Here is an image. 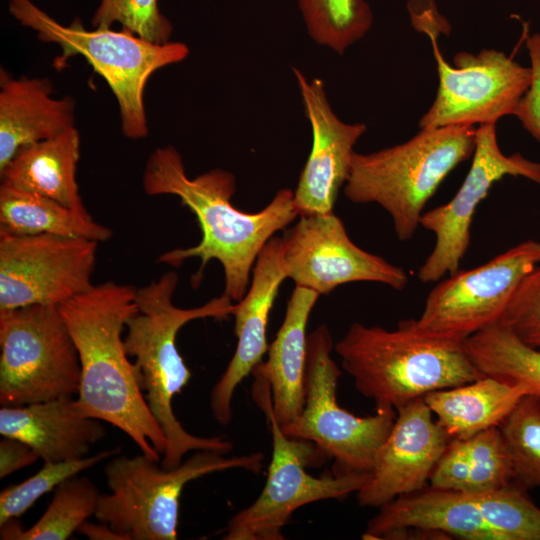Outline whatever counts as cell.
<instances>
[{"instance_id": "obj_26", "label": "cell", "mask_w": 540, "mask_h": 540, "mask_svg": "<svg viewBox=\"0 0 540 540\" xmlns=\"http://www.w3.org/2000/svg\"><path fill=\"white\" fill-rule=\"evenodd\" d=\"M464 347L484 376L522 385L540 397V348L525 344L499 322L469 336Z\"/></svg>"}, {"instance_id": "obj_7", "label": "cell", "mask_w": 540, "mask_h": 540, "mask_svg": "<svg viewBox=\"0 0 540 540\" xmlns=\"http://www.w3.org/2000/svg\"><path fill=\"white\" fill-rule=\"evenodd\" d=\"M261 452L226 457L211 450L196 451L172 469L140 454L115 455L105 466L109 494H100L95 518L126 540H175L181 493L187 483L230 469L261 471Z\"/></svg>"}, {"instance_id": "obj_4", "label": "cell", "mask_w": 540, "mask_h": 540, "mask_svg": "<svg viewBox=\"0 0 540 540\" xmlns=\"http://www.w3.org/2000/svg\"><path fill=\"white\" fill-rule=\"evenodd\" d=\"M342 368L376 409H398L430 392L484 376L470 361L464 341L430 336L415 319L393 330L353 323L334 346Z\"/></svg>"}, {"instance_id": "obj_19", "label": "cell", "mask_w": 540, "mask_h": 540, "mask_svg": "<svg viewBox=\"0 0 540 540\" xmlns=\"http://www.w3.org/2000/svg\"><path fill=\"white\" fill-rule=\"evenodd\" d=\"M283 239L273 236L261 250L252 280L233 312L237 337L235 352L211 391L210 408L216 421L226 426L232 417V398L238 385L262 361L269 345L266 328L282 282L287 279Z\"/></svg>"}, {"instance_id": "obj_21", "label": "cell", "mask_w": 540, "mask_h": 540, "mask_svg": "<svg viewBox=\"0 0 540 540\" xmlns=\"http://www.w3.org/2000/svg\"><path fill=\"white\" fill-rule=\"evenodd\" d=\"M47 78H13L0 70V169L22 147L75 126V100L52 97Z\"/></svg>"}, {"instance_id": "obj_25", "label": "cell", "mask_w": 540, "mask_h": 540, "mask_svg": "<svg viewBox=\"0 0 540 540\" xmlns=\"http://www.w3.org/2000/svg\"><path fill=\"white\" fill-rule=\"evenodd\" d=\"M51 234L105 242L112 230L78 210L50 198L0 186V235Z\"/></svg>"}, {"instance_id": "obj_2", "label": "cell", "mask_w": 540, "mask_h": 540, "mask_svg": "<svg viewBox=\"0 0 540 540\" xmlns=\"http://www.w3.org/2000/svg\"><path fill=\"white\" fill-rule=\"evenodd\" d=\"M136 290L107 281L59 308L80 359L79 409L117 427L143 454L159 462L167 439L149 409L122 337L127 319L137 311Z\"/></svg>"}, {"instance_id": "obj_18", "label": "cell", "mask_w": 540, "mask_h": 540, "mask_svg": "<svg viewBox=\"0 0 540 540\" xmlns=\"http://www.w3.org/2000/svg\"><path fill=\"white\" fill-rule=\"evenodd\" d=\"M450 438L433 418L423 398L396 409V418L380 447L358 503L381 507L427 486Z\"/></svg>"}, {"instance_id": "obj_13", "label": "cell", "mask_w": 540, "mask_h": 540, "mask_svg": "<svg viewBox=\"0 0 540 540\" xmlns=\"http://www.w3.org/2000/svg\"><path fill=\"white\" fill-rule=\"evenodd\" d=\"M431 39L439 85L434 102L419 121L420 129L490 124L514 115L532 82L524 67L501 51L459 52L454 66L445 61L430 24L421 25Z\"/></svg>"}, {"instance_id": "obj_23", "label": "cell", "mask_w": 540, "mask_h": 540, "mask_svg": "<svg viewBox=\"0 0 540 540\" xmlns=\"http://www.w3.org/2000/svg\"><path fill=\"white\" fill-rule=\"evenodd\" d=\"M79 158L80 136L73 127L20 148L0 169L1 184L84 210L77 183Z\"/></svg>"}, {"instance_id": "obj_28", "label": "cell", "mask_w": 540, "mask_h": 540, "mask_svg": "<svg viewBox=\"0 0 540 540\" xmlns=\"http://www.w3.org/2000/svg\"><path fill=\"white\" fill-rule=\"evenodd\" d=\"M309 37L342 55L362 39L373 24L366 0H297Z\"/></svg>"}, {"instance_id": "obj_34", "label": "cell", "mask_w": 540, "mask_h": 540, "mask_svg": "<svg viewBox=\"0 0 540 540\" xmlns=\"http://www.w3.org/2000/svg\"><path fill=\"white\" fill-rule=\"evenodd\" d=\"M469 455L465 440L452 439L432 471L430 487L439 490L467 491Z\"/></svg>"}, {"instance_id": "obj_10", "label": "cell", "mask_w": 540, "mask_h": 540, "mask_svg": "<svg viewBox=\"0 0 540 540\" xmlns=\"http://www.w3.org/2000/svg\"><path fill=\"white\" fill-rule=\"evenodd\" d=\"M0 350L2 406L78 394L79 354L59 306L1 309Z\"/></svg>"}, {"instance_id": "obj_24", "label": "cell", "mask_w": 540, "mask_h": 540, "mask_svg": "<svg viewBox=\"0 0 540 540\" xmlns=\"http://www.w3.org/2000/svg\"><path fill=\"white\" fill-rule=\"evenodd\" d=\"M527 394V388L522 385L482 376L465 384L430 392L423 399L450 440H465L499 426Z\"/></svg>"}, {"instance_id": "obj_22", "label": "cell", "mask_w": 540, "mask_h": 540, "mask_svg": "<svg viewBox=\"0 0 540 540\" xmlns=\"http://www.w3.org/2000/svg\"><path fill=\"white\" fill-rule=\"evenodd\" d=\"M320 295L295 286L288 300L283 322L268 348V357L254 369L270 384L273 411L281 426L293 421L304 404L306 327Z\"/></svg>"}, {"instance_id": "obj_3", "label": "cell", "mask_w": 540, "mask_h": 540, "mask_svg": "<svg viewBox=\"0 0 540 540\" xmlns=\"http://www.w3.org/2000/svg\"><path fill=\"white\" fill-rule=\"evenodd\" d=\"M178 275L169 271L136 290L137 311L126 322L124 346L135 358L140 386L149 409L167 439L161 466L172 469L190 451L211 450L227 454L233 449L221 437H199L186 431L176 418L172 401L191 378L176 347L178 331L187 323L205 318L218 320L233 315L235 304L225 294L193 308L173 303Z\"/></svg>"}, {"instance_id": "obj_17", "label": "cell", "mask_w": 540, "mask_h": 540, "mask_svg": "<svg viewBox=\"0 0 540 540\" xmlns=\"http://www.w3.org/2000/svg\"><path fill=\"white\" fill-rule=\"evenodd\" d=\"M312 131V147L293 192L299 216L332 213L350 172L353 147L364 123H346L332 110L325 84L292 68Z\"/></svg>"}, {"instance_id": "obj_36", "label": "cell", "mask_w": 540, "mask_h": 540, "mask_svg": "<svg viewBox=\"0 0 540 540\" xmlns=\"http://www.w3.org/2000/svg\"><path fill=\"white\" fill-rule=\"evenodd\" d=\"M38 459L35 451L23 441L3 436L0 441V478L32 465Z\"/></svg>"}, {"instance_id": "obj_27", "label": "cell", "mask_w": 540, "mask_h": 540, "mask_svg": "<svg viewBox=\"0 0 540 540\" xmlns=\"http://www.w3.org/2000/svg\"><path fill=\"white\" fill-rule=\"evenodd\" d=\"M100 493L87 477L73 476L55 488L53 498L39 520L24 529L17 518L0 525L2 540H65L95 514Z\"/></svg>"}, {"instance_id": "obj_5", "label": "cell", "mask_w": 540, "mask_h": 540, "mask_svg": "<svg viewBox=\"0 0 540 540\" xmlns=\"http://www.w3.org/2000/svg\"><path fill=\"white\" fill-rule=\"evenodd\" d=\"M474 125L421 129L410 140L376 152L353 153L344 194L353 203H376L391 216L396 236L410 240L427 202L444 179L473 155Z\"/></svg>"}, {"instance_id": "obj_12", "label": "cell", "mask_w": 540, "mask_h": 540, "mask_svg": "<svg viewBox=\"0 0 540 540\" xmlns=\"http://www.w3.org/2000/svg\"><path fill=\"white\" fill-rule=\"evenodd\" d=\"M540 264V241L526 240L488 262L449 274L428 294L415 325L424 334L459 341L501 320L522 279Z\"/></svg>"}, {"instance_id": "obj_11", "label": "cell", "mask_w": 540, "mask_h": 540, "mask_svg": "<svg viewBox=\"0 0 540 540\" xmlns=\"http://www.w3.org/2000/svg\"><path fill=\"white\" fill-rule=\"evenodd\" d=\"M333 347L326 325L307 336L303 408L281 428L287 436L310 441L334 457L337 472H370L396 410L376 409L374 415L360 417L342 408L336 397L341 370L331 356Z\"/></svg>"}, {"instance_id": "obj_35", "label": "cell", "mask_w": 540, "mask_h": 540, "mask_svg": "<svg viewBox=\"0 0 540 540\" xmlns=\"http://www.w3.org/2000/svg\"><path fill=\"white\" fill-rule=\"evenodd\" d=\"M531 61L532 82L519 102L515 116L523 127L540 142V34L527 38Z\"/></svg>"}, {"instance_id": "obj_32", "label": "cell", "mask_w": 540, "mask_h": 540, "mask_svg": "<svg viewBox=\"0 0 540 540\" xmlns=\"http://www.w3.org/2000/svg\"><path fill=\"white\" fill-rule=\"evenodd\" d=\"M469 455L466 492H484L512 483L511 458L499 427H491L465 439Z\"/></svg>"}, {"instance_id": "obj_1", "label": "cell", "mask_w": 540, "mask_h": 540, "mask_svg": "<svg viewBox=\"0 0 540 540\" xmlns=\"http://www.w3.org/2000/svg\"><path fill=\"white\" fill-rule=\"evenodd\" d=\"M142 184L150 196L178 197L194 213L202 233L197 245L167 251L158 261L179 267L187 259L199 258L200 266L191 279L192 286L198 287L208 262L217 260L224 270L223 294L233 302L246 294L255 262L267 242L299 216L293 191L287 188L280 189L258 212L239 210L231 203L236 191L231 172L215 168L190 178L181 154L171 145L151 153Z\"/></svg>"}, {"instance_id": "obj_9", "label": "cell", "mask_w": 540, "mask_h": 540, "mask_svg": "<svg viewBox=\"0 0 540 540\" xmlns=\"http://www.w3.org/2000/svg\"><path fill=\"white\" fill-rule=\"evenodd\" d=\"M252 396L263 411L272 436V456L264 488L248 507L228 522L224 540H282V529L292 514L307 504L344 499L357 493L369 478V472H334L314 477L306 472L318 452L310 441L287 436L277 421L270 384L253 369ZM324 452V451H323Z\"/></svg>"}, {"instance_id": "obj_6", "label": "cell", "mask_w": 540, "mask_h": 540, "mask_svg": "<svg viewBox=\"0 0 540 540\" xmlns=\"http://www.w3.org/2000/svg\"><path fill=\"white\" fill-rule=\"evenodd\" d=\"M9 12L21 25L35 31L38 39L58 45L62 50L60 63L71 56H83L113 92L123 134L130 139L148 135L144 88L155 71L187 58L189 48L185 43L156 44L124 28L87 30L78 18L65 26L31 0H9Z\"/></svg>"}, {"instance_id": "obj_20", "label": "cell", "mask_w": 540, "mask_h": 540, "mask_svg": "<svg viewBox=\"0 0 540 540\" xmlns=\"http://www.w3.org/2000/svg\"><path fill=\"white\" fill-rule=\"evenodd\" d=\"M0 434L29 445L44 462L86 456L105 435L100 420L84 415L73 396L22 406H2Z\"/></svg>"}, {"instance_id": "obj_15", "label": "cell", "mask_w": 540, "mask_h": 540, "mask_svg": "<svg viewBox=\"0 0 540 540\" xmlns=\"http://www.w3.org/2000/svg\"><path fill=\"white\" fill-rule=\"evenodd\" d=\"M505 176H521L540 185V163L520 153L503 154L495 123L479 125L472 164L460 188L449 202L421 216L420 226L435 235V245L418 270L420 281L437 282L459 270L475 211L492 185Z\"/></svg>"}, {"instance_id": "obj_16", "label": "cell", "mask_w": 540, "mask_h": 540, "mask_svg": "<svg viewBox=\"0 0 540 540\" xmlns=\"http://www.w3.org/2000/svg\"><path fill=\"white\" fill-rule=\"evenodd\" d=\"M282 239L287 277L319 295L350 282H376L395 290L408 284L403 268L357 246L334 212L300 216Z\"/></svg>"}, {"instance_id": "obj_33", "label": "cell", "mask_w": 540, "mask_h": 540, "mask_svg": "<svg viewBox=\"0 0 540 540\" xmlns=\"http://www.w3.org/2000/svg\"><path fill=\"white\" fill-rule=\"evenodd\" d=\"M499 323L525 344L540 348V265L519 283Z\"/></svg>"}, {"instance_id": "obj_29", "label": "cell", "mask_w": 540, "mask_h": 540, "mask_svg": "<svg viewBox=\"0 0 540 540\" xmlns=\"http://www.w3.org/2000/svg\"><path fill=\"white\" fill-rule=\"evenodd\" d=\"M512 465V483L540 487V397L523 396L498 426Z\"/></svg>"}, {"instance_id": "obj_8", "label": "cell", "mask_w": 540, "mask_h": 540, "mask_svg": "<svg viewBox=\"0 0 540 540\" xmlns=\"http://www.w3.org/2000/svg\"><path fill=\"white\" fill-rule=\"evenodd\" d=\"M410 528L465 540H540V508L514 483L484 492L424 488L381 506L363 538Z\"/></svg>"}, {"instance_id": "obj_37", "label": "cell", "mask_w": 540, "mask_h": 540, "mask_svg": "<svg viewBox=\"0 0 540 540\" xmlns=\"http://www.w3.org/2000/svg\"><path fill=\"white\" fill-rule=\"evenodd\" d=\"M78 531L91 540H126L123 535L102 522L95 524L85 521L78 528Z\"/></svg>"}, {"instance_id": "obj_30", "label": "cell", "mask_w": 540, "mask_h": 540, "mask_svg": "<svg viewBox=\"0 0 540 540\" xmlns=\"http://www.w3.org/2000/svg\"><path fill=\"white\" fill-rule=\"evenodd\" d=\"M121 449L115 447L92 456L61 462H44L43 467L33 476L17 485H12L0 493V525L24 514L44 494L55 489L63 481L76 476L107 458L118 455Z\"/></svg>"}, {"instance_id": "obj_14", "label": "cell", "mask_w": 540, "mask_h": 540, "mask_svg": "<svg viewBox=\"0 0 540 540\" xmlns=\"http://www.w3.org/2000/svg\"><path fill=\"white\" fill-rule=\"evenodd\" d=\"M98 242L51 234L0 235V310L61 305L93 287Z\"/></svg>"}, {"instance_id": "obj_31", "label": "cell", "mask_w": 540, "mask_h": 540, "mask_svg": "<svg viewBox=\"0 0 540 540\" xmlns=\"http://www.w3.org/2000/svg\"><path fill=\"white\" fill-rule=\"evenodd\" d=\"M114 23L156 44L170 42L173 33L171 22L159 10L158 0H100L91 25L111 28Z\"/></svg>"}]
</instances>
